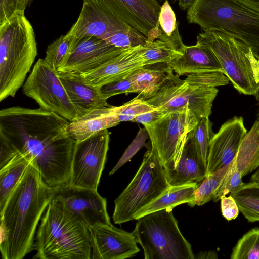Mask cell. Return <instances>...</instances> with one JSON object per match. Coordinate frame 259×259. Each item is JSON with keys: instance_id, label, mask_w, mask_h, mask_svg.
<instances>
[{"instance_id": "60d3db41", "label": "cell", "mask_w": 259, "mask_h": 259, "mask_svg": "<svg viewBox=\"0 0 259 259\" xmlns=\"http://www.w3.org/2000/svg\"><path fill=\"white\" fill-rule=\"evenodd\" d=\"M220 201L223 217L228 221L236 219L240 211L233 197L230 194L228 197L224 195L221 197Z\"/></svg>"}, {"instance_id": "f6af8a7d", "label": "cell", "mask_w": 259, "mask_h": 259, "mask_svg": "<svg viewBox=\"0 0 259 259\" xmlns=\"http://www.w3.org/2000/svg\"><path fill=\"white\" fill-rule=\"evenodd\" d=\"M197 258H218L217 253L214 251L200 252L198 254Z\"/></svg>"}, {"instance_id": "7dc6e473", "label": "cell", "mask_w": 259, "mask_h": 259, "mask_svg": "<svg viewBox=\"0 0 259 259\" xmlns=\"http://www.w3.org/2000/svg\"><path fill=\"white\" fill-rule=\"evenodd\" d=\"M195 0H179L178 5L182 10H187Z\"/></svg>"}, {"instance_id": "8992f818", "label": "cell", "mask_w": 259, "mask_h": 259, "mask_svg": "<svg viewBox=\"0 0 259 259\" xmlns=\"http://www.w3.org/2000/svg\"><path fill=\"white\" fill-rule=\"evenodd\" d=\"M196 40V44L213 52L224 74L240 93L259 100L258 53L224 31H203Z\"/></svg>"}, {"instance_id": "f35d334b", "label": "cell", "mask_w": 259, "mask_h": 259, "mask_svg": "<svg viewBox=\"0 0 259 259\" xmlns=\"http://www.w3.org/2000/svg\"><path fill=\"white\" fill-rule=\"evenodd\" d=\"M128 74L120 79L100 87V91L102 95L108 99L112 96L120 94L136 93L134 84L128 76Z\"/></svg>"}, {"instance_id": "9c48e42d", "label": "cell", "mask_w": 259, "mask_h": 259, "mask_svg": "<svg viewBox=\"0 0 259 259\" xmlns=\"http://www.w3.org/2000/svg\"><path fill=\"white\" fill-rule=\"evenodd\" d=\"M198 121L194 113L186 106L143 125L149 135L152 147L164 169L176 167L188 135Z\"/></svg>"}, {"instance_id": "484cf974", "label": "cell", "mask_w": 259, "mask_h": 259, "mask_svg": "<svg viewBox=\"0 0 259 259\" xmlns=\"http://www.w3.org/2000/svg\"><path fill=\"white\" fill-rule=\"evenodd\" d=\"M237 168L242 177L259 167V120L247 132L236 156Z\"/></svg>"}, {"instance_id": "c3c4849f", "label": "cell", "mask_w": 259, "mask_h": 259, "mask_svg": "<svg viewBox=\"0 0 259 259\" xmlns=\"http://www.w3.org/2000/svg\"><path fill=\"white\" fill-rule=\"evenodd\" d=\"M251 181L259 183V169L251 176Z\"/></svg>"}, {"instance_id": "681fc988", "label": "cell", "mask_w": 259, "mask_h": 259, "mask_svg": "<svg viewBox=\"0 0 259 259\" xmlns=\"http://www.w3.org/2000/svg\"><path fill=\"white\" fill-rule=\"evenodd\" d=\"M160 2H163V1H164L165 0H158ZM174 2H176V1H179V0H172Z\"/></svg>"}, {"instance_id": "1f68e13d", "label": "cell", "mask_w": 259, "mask_h": 259, "mask_svg": "<svg viewBox=\"0 0 259 259\" xmlns=\"http://www.w3.org/2000/svg\"><path fill=\"white\" fill-rule=\"evenodd\" d=\"M208 117L201 118L190 132L198 155L207 168L210 142L214 135Z\"/></svg>"}, {"instance_id": "f907efd6", "label": "cell", "mask_w": 259, "mask_h": 259, "mask_svg": "<svg viewBox=\"0 0 259 259\" xmlns=\"http://www.w3.org/2000/svg\"><path fill=\"white\" fill-rule=\"evenodd\" d=\"M258 120H259V116H258Z\"/></svg>"}, {"instance_id": "603a6c76", "label": "cell", "mask_w": 259, "mask_h": 259, "mask_svg": "<svg viewBox=\"0 0 259 259\" xmlns=\"http://www.w3.org/2000/svg\"><path fill=\"white\" fill-rule=\"evenodd\" d=\"M120 122L111 106L94 110L73 121H69L66 131L69 136L79 142Z\"/></svg>"}, {"instance_id": "d6a6232c", "label": "cell", "mask_w": 259, "mask_h": 259, "mask_svg": "<svg viewBox=\"0 0 259 259\" xmlns=\"http://www.w3.org/2000/svg\"><path fill=\"white\" fill-rule=\"evenodd\" d=\"M231 259H259V228L245 233L233 248Z\"/></svg>"}, {"instance_id": "ba28073f", "label": "cell", "mask_w": 259, "mask_h": 259, "mask_svg": "<svg viewBox=\"0 0 259 259\" xmlns=\"http://www.w3.org/2000/svg\"><path fill=\"white\" fill-rule=\"evenodd\" d=\"M147 145V151L138 170L128 185L114 200L112 218L116 224L133 220L136 213L161 195L170 186L151 143Z\"/></svg>"}, {"instance_id": "6da1fadb", "label": "cell", "mask_w": 259, "mask_h": 259, "mask_svg": "<svg viewBox=\"0 0 259 259\" xmlns=\"http://www.w3.org/2000/svg\"><path fill=\"white\" fill-rule=\"evenodd\" d=\"M69 122L41 108L12 107L0 111V159L26 157L52 189L69 184L76 142L68 134Z\"/></svg>"}, {"instance_id": "9a60e30c", "label": "cell", "mask_w": 259, "mask_h": 259, "mask_svg": "<svg viewBox=\"0 0 259 259\" xmlns=\"http://www.w3.org/2000/svg\"><path fill=\"white\" fill-rule=\"evenodd\" d=\"M93 259H125L135 256L140 249L133 232L112 225L89 227Z\"/></svg>"}, {"instance_id": "836d02e7", "label": "cell", "mask_w": 259, "mask_h": 259, "mask_svg": "<svg viewBox=\"0 0 259 259\" xmlns=\"http://www.w3.org/2000/svg\"><path fill=\"white\" fill-rule=\"evenodd\" d=\"M112 108L120 122L131 121L140 114L156 109L140 95L121 106H112Z\"/></svg>"}, {"instance_id": "ac0fdd59", "label": "cell", "mask_w": 259, "mask_h": 259, "mask_svg": "<svg viewBox=\"0 0 259 259\" xmlns=\"http://www.w3.org/2000/svg\"><path fill=\"white\" fill-rule=\"evenodd\" d=\"M129 25L89 2H83L78 18L67 33L77 39L94 36L106 40Z\"/></svg>"}, {"instance_id": "74e56055", "label": "cell", "mask_w": 259, "mask_h": 259, "mask_svg": "<svg viewBox=\"0 0 259 259\" xmlns=\"http://www.w3.org/2000/svg\"><path fill=\"white\" fill-rule=\"evenodd\" d=\"M235 158L236 156L221 187L213 199L214 202L220 200L222 196L234 192L244 184L242 180V176L237 169Z\"/></svg>"}, {"instance_id": "52a82bcc", "label": "cell", "mask_w": 259, "mask_h": 259, "mask_svg": "<svg viewBox=\"0 0 259 259\" xmlns=\"http://www.w3.org/2000/svg\"><path fill=\"white\" fill-rule=\"evenodd\" d=\"M145 259H194L190 244L181 233L172 209L145 215L132 232Z\"/></svg>"}, {"instance_id": "cb8c5ba5", "label": "cell", "mask_w": 259, "mask_h": 259, "mask_svg": "<svg viewBox=\"0 0 259 259\" xmlns=\"http://www.w3.org/2000/svg\"><path fill=\"white\" fill-rule=\"evenodd\" d=\"M174 71L168 63H158L139 68L128 74L136 93L145 100L153 97Z\"/></svg>"}, {"instance_id": "ee69618b", "label": "cell", "mask_w": 259, "mask_h": 259, "mask_svg": "<svg viewBox=\"0 0 259 259\" xmlns=\"http://www.w3.org/2000/svg\"><path fill=\"white\" fill-rule=\"evenodd\" d=\"M247 7L259 13V0H238Z\"/></svg>"}, {"instance_id": "44dd1931", "label": "cell", "mask_w": 259, "mask_h": 259, "mask_svg": "<svg viewBox=\"0 0 259 259\" xmlns=\"http://www.w3.org/2000/svg\"><path fill=\"white\" fill-rule=\"evenodd\" d=\"M206 169L198 155L190 132L177 165L174 169L164 170L169 184L179 186L199 183L205 177Z\"/></svg>"}, {"instance_id": "ab89813d", "label": "cell", "mask_w": 259, "mask_h": 259, "mask_svg": "<svg viewBox=\"0 0 259 259\" xmlns=\"http://www.w3.org/2000/svg\"><path fill=\"white\" fill-rule=\"evenodd\" d=\"M148 138H149V136L146 128L145 127L140 128L136 137L126 149L117 163L110 172L109 175L113 174L125 163L130 161L142 147L146 146L147 144L145 143V141Z\"/></svg>"}, {"instance_id": "5bb4252c", "label": "cell", "mask_w": 259, "mask_h": 259, "mask_svg": "<svg viewBox=\"0 0 259 259\" xmlns=\"http://www.w3.org/2000/svg\"><path fill=\"white\" fill-rule=\"evenodd\" d=\"M72 212L88 227L99 225H112L107 211V200L97 190L68 184L55 189Z\"/></svg>"}, {"instance_id": "8d00e7d4", "label": "cell", "mask_w": 259, "mask_h": 259, "mask_svg": "<svg viewBox=\"0 0 259 259\" xmlns=\"http://www.w3.org/2000/svg\"><path fill=\"white\" fill-rule=\"evenodd\" d=\"M158 23L162 34L172 38L182 37L178 29V22L175 13L168 0L161 5L158 16Z\"/></svg>"}, {"instance_id": "4fadbf2b", "label": "cell", "mask_w": 259, "mask_h": 259, "mask_svg": "<svg viewBox=\"0 0 259 259\" xmlns=\"http://www.w3.org/2000/svg\"><path fill=\"white\" fill-rule=\"evenodd\" d=\"M89 2L107 13L141 32L149 41L162 34L158 23L161 5L158 0H83Z\"/></svg>"}, {"instance_id": "3957f363", "label": "cell", "mask_w": 259, "mask_h": 259, "mask_svg": "<svg viewBox=\"0 0 259 259\" xmlns=\"http://www.w3.org/2000/svg\"><path fill=\"white\" fill-rule=\"evenodd\" d=\"M33 258L90 259L92 244L88 226L55 195L37 230Z\"/></svg>"}, {"instance_id": "4dcf8cb0", "label": "cell", "mask_w": 259, "mask_h": 259, "mask_svg": "<svg viewBox=\"0 0 259 259\" xmlns=\"http://www.w3.org/2000/svg\"><path fill=\"white\" fill-rule=\"evenodd\" d=\"M232 162L213 172L206 174L202 182L200 184L198 183L194 192V201L192 207L196 205H203L213 200L221 187Z\"/></svg>"}, {"instance_id": "ffe728a7", "label": "cell", "mask_w": 259, "mask_h": 259, "mask_svg": "<svg viewBox=\"0 0 259 259\" xmlns=\"http://www.w3.org/2000/svg\"><path fill=\"white\" fill-rule=\"evenodd\" d=\"M68 96L80 117L95 109L111 106L100 93V88L85 82L77 74L57 72Z\"/></svg>"}, {"instance_id": "277c9868", "label": "cell", "mask_w": 259, "mask_h": 259, "mask_svg": "<svg viewBox=\"0 0 259 259\" xmlns=\"http://www.w3.org/2000/svg\"><path fill=\"white\" fill-rule=\"evenodd\" d=\"M24 12L17 10L0 23V101L15 96L37 55L34 29Z\"/></svg>"}, {"instance_id": "f1b7e54d", "label": "cell", "mask_w": 259, "mask_h": 259, "mask_svg": "<svg viewBox=\"0 0 259 259\" xmlns=\"http://www.w3.org/2000/svg\"><path fill=\"white\" fill-rule=\"evenodd\" d=\"M230 195L248 222L259 221V183H244Z\"/></svg>"}, {"instance_id": "7c38bea8", "label": "cell", "mask_w": 259, "mask_h": 259, "mask_svg": "<svg viewBox=\"0 0 259 259\" xmlns=\"http://www.w3.org/2000/svg\"><path fill=\"white\" fill-rule=\"evenodd\" d=\"M110 133L103 130L76 142L69 184L97 190L109 149Z\"/></svg>"}, {"instance_id": "e0dca14e", "label": "cell", "mask_w": 259, "mask_h": 259, "mask_svg": "<svg viewBox=\"0 0 259 259\" xmlns=\"http://www.w3.org/2000/svg\"><path fill=\"white\" fill-rule=\"evenodd\" d=\"M247 132L242 117H234L222 124L210 142L206 174L232 162Z\"/></svg>"}, {"instance_id": "5b68a950", "label": "cell", "mask_w": 259, "mask_h": 259, "mask_svg": "<svg viewBox=\"0 0 259 259\" xmlns=\"http://www.w3.org/2000/svg\"><path fill=\"white\" fill-rule=\"evenodd\" d=\"M186 18L203 31H224L259 53V13L238 0H195Z\"/></svg>"}, {"instance_id": "b9f144b4", "label": "cell", "mask_w": 259, "mask_h": 259, "mask_svg": "<svg viewBox=\"0 0 259 259\" xmlns=\"http://www.w3.org/2000/svg\"><path fill=\"white\" fill-rule=\"evenodd\" d=\"M18 0H0V23L11 17L17 11Z\"/></svg>"}, {"instance_id": "f546056e", "label": "cell", "mask_w": 259, "mask_h": 259, "mask_svg": "<svg viewBox=\"0 0 259 259\" xmlns=\"http://www.w3.org/2000/svg\"><path fill=\"white\" fill-rule=\"evenodd\" d=\"M77 40L67 33L60 36L48 46L45 61L54 70L58 72L68 61Z\"/></svg>"}, {"instance_id": "7a4b0ae2", "label": "cell", "mask_w": 259, "mask_h": 259, "mask_svg": "<svg viewBox=\"0 0 259 259\" xmlns=\"http://www.w3.org/2000/svg\"><path fill=\"white\" fill-rule=\"evenodd\" d=\"M55 193L30 163L0 211L3 259H22L33 249L36 227Z\"/></svg>"}, {"instance_id": "e575fe53", "label": "cell", "mask_w": 259, "mask_h": 259, "mask_svg": "<svg viewBox=\"0 0 259 259\" xmlns=\"http://www.w3.org/2000/svg\"><path fill=\"white\" fill-rule=\"evenodd\" d=\"M105 40L118 48L125 49L144 45L148 40L139 30L128 26L115 32Z\"/></svg>"}, {"instance_id": "d590c367", "label": "cell", "mask_w": 259, "mask_h": 259, "mask_svg": "<svg viewBox=\"0 0 259 259\" xmlns=\"http://www.w3.org/2000/svg\"><path fill=\"white\" fill-rule=\"evenodd\" d=\"M190 84L201 87H217L227 85L229 79L222 72L206 71L191 73L185 79Z\"/></svg>"}, {"instance_id": "8fae6325", "label": "cell", "mask_w": 259, "mask_h": 259, "mask_svg": "<svg viewBox=\"0 0 259 259\" xmlns=\"http://www.w3.org/2000/svg\"><path fill=\"white\" fill-rule=\"evenodd\" d=\"M23 93L33 100L40 108L53 112L68 121L80 117L57 75L45 61L39 59L23 87Z\"/></svg>"}, {"instance_id": "7bdbcfd3", "label": "cell", "mask_w": 259, "mask_h": 259, "mask_svg": "<svg viewBox=\"0 0 259 259\" xmlns=\"http://www.w3.org/2000/svg\"><path fill=\"white\" fill-rule=\"evenodd\" d=\"M164 114L160 111L156 109L148 112L144 113L136 116L131 122H136L143 125L154 121Z\"/></svg>"}, {"instance_id": "83f0119b", "label": "cell", "mask_w": 259, "mask_h": 259, "mask_svg": "<svg viewBox=\"0 0 259 259\" xmlns=\"http://www.w3.org/2000/svg\"><path fill=\"white\" fill-rule=\"evenodd\" d=\"M30 163V161L26 157L17 154L0 169V211L22 179Z\"/></svg>"}, {"instance_id": "4316f807", "label": "cell", "mask_w": 259, "mask_h": 259, "mask_svg": "<svg viewBox=\"0 0 259 259\" xmlns=\"http://www.w3.org/2000/svg\"><path fill=\"white\" fill-rule=\"evenodd\" d=\"M182 42L160 38L148 40L143 45L142 51L145 66L158 63H168L180 57L183 55L185 46Z\"/></svg>"}, {"instance_id": "d6986e66", "label": "cell", "mask_w": 259, "mask_h": 259, "mask_svg": "<svg viewBox=\"0 0 259 259\" xmlns=\"http://www.w3.org/2000/svg\"><path fill=\"white\" fill-rule=\"evenodd\" d=\"M143 47V45L124 49L119 54L99 68L80 75L85 82L98 88L120 79L145 66L142 56Z\"/></svg>"}, {"instance_id": "d4e9b609", "label": "cell", "mask_w": 259, "mask_h": 259, "mask_svg": "<svg viewBox=\"0 0 259 259\" xmlns=\"http://www.w3.org/2000/svg\"><path fill=\"white\" fill-rule=\"evenodd\" d=\"M198 183H193L179 186H170L161 195L147 205L139 210L134 216V220L149 213L164 209H173L183 203L192 207L194 192Z\"/></svg>"}, {"instance_id": "2e32d148", "label": "cell", "mask_w": 259, "mask_h": 259, "mask_svg": "<svg viewBox=\"0 0 259 259\" xmlns=\"http://www.w3.org/2000/svg\"><path fill=\"white\" fill-rule=\"evenodd\" d=\"M123 49L94 36L77 39L68 61L58 72L80 75L88 73L119 54Z\"/></svg>"}, {"instance_id": "7402d4cb", "label": "cell", "mask_w": 259, "mask_h": 259, "mask_svg": "<svg viewBox=\"0 0 259 259\" xmlns=\"http://www.w3.org/2000/svg\"><path fill=\"white\" fill-rule=\"evenodd\" d=\"M168 64L179 76L206 71L224 73L221 64L213 52L207 47L197 44L185 45L183 55Z\"/></svg>"}, {"instance_id": "30bf717a", "label": "cell", "mask_w": 259, "mask_h": 259, "mask_svg": "<svg viewBox=\"0 0 259 259\" xmlns=\"http://www.w3.org/2000/svg\"><path fill=\"white\" fill-rule=\"evenodd\" d=\"M218 92L216 87L190 84L172 71L157 93L146 101L163 114L188 106L199 121L210 115Z\"/></svg>"}, {"instance_id": "bcb514c9", "label": "cell", "mask_w": 259, "mask_h": 259, "mask_svg": "<svg viewBox=\"0 0 259 259\" xmlns=\"http://www.w3.org/2000/svg\"><path fill=\"white\" fill-rule=\"evenodd\" d=\"M33 0H18L17 10L24 11L26 8L29 6Z\"/></svg>"}]
</instances>
